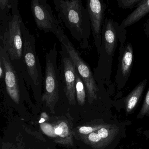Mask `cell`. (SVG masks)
Listing matches in <instances>:
<instances>
[{
  "label": "cell",
  "mask_w": 149,
  "mask_h": 149,
  "mask_svg": "<svg viewBox=\"0 0 149 149\" xmlns=\"http://www.w3.org/2000/svg\"><path fill=\"white\" fill-rule=\"evenodd\" d=\"M56 42L46 54V65L43 79L42 102L54 112L56 104L60 99L62 91L61 76L57 65L58 50Z\"/></svg>",
  "instance_id": "cell-5"
},
{
  "label": "cell",
  "mask_w": 149,
  "mask_h": 149,
  "mask_svg": "<svg viewBox=\"0 0 149 149\" xmlns=\"http://www.w3.org/2000/svg\"><path fill=\"white\" fill-rule=\"evenodd\" d=\"M66 47L72 58L76 70L84 83L87 91V98L90 104L98 97L101 90L99 88L90 67L81 56L80 52L74 47L67 35H63L58 40Z\"/></svg>",
  "instance_id": "cell-6"
},
{
  "label": "cell",
  "mask_w": 149,
  "mask_h": 149,
  "mask_svg": "<svg viewBox=\"0 0 149 149\" xmlns=\"http://www.w3.org/2000/svg\"><path fill=\"white\" fill-rule=\"evenodd\" d=\"M119 133L120 129L116 125L107 123L97 130L82 138L84 143L94 149H103L117 138Z\"/></svg>",
  "instance_id": "cell-11"
},
{
  "label": "cell",
  "mask_w": 149,
  "mask_h": 149,
  "mask_svg": "<svg viewBox=\"0 0 149 149\" xmlns=\"http://www.w3.org/2000/svg\"><path fill=\"white\" fill-rule=\"evenodd\" d=\"M30 8L36 25L40 31L54 34L58 40L65 34L47 0H33L30 3Z\"/></svg>",
  "instance_id": "cell-7"
},
{
  "label": "cell",
  "mask_w": 149,
  "mask_h": 149,
  "mask_svg": "<svg viewBox=\"0 0 149 149\" xmlns=\"http://www.w3.org/2000/svg\"><path fill=\"white\" fill-rule=\"evenodd\" d=\"M86 7L89 15L94 43L98 54L102 44V29L107 6L102 0H86Z\"/></svg>",
  "instance_id": "cell-9"
},
{
  "label": "cell",
  "mask_w": 149,
  "mask_h": 149,
  "mask_svg": "<svg viewBox=\"0 0 149 149\" xmlns=\"http://www.w3.org/2000/svg\"><path fill=\"white\" fill-rule=\"evenodd\" d=\"M60 51L61 61L59 69L61 76L62 92L69 104L74 105L76 104L75 85L77 72L72 58L62 44Z\"/></svg>",
  "instance_id": "cell-8"
},
{
  "label": "cell",
  "mask_w": 149,
  "mask_h": 149,
  "mask_svg": "<svg viewBox=\"0 0 149 149\" xmlns=\"http://www.w3.org/2000/svg\"><path fill=\"white\" fill-rule=\"evenodd\" d=\"M144 32L146 36L149 37V18L144 23L143 26Z\"/></svg>",
  "instance_id": "cell-20"
},
{
  "label": "cell",
  "mask_w": 149,
  "mask_h": 149,
  "mask_svg": "<svg viewBox=\"0 0 149 149\" xmlns=\"http://www.w3.org/2000/svg\"><path fill=\"white\" fill-rule=\"evenodd\" d=\"M45 119H44V118H41L40 120L39 121V123H43V122H45Z\"/></svg>",
  "instance_id": "cell-22"
},
{
  "label": "cell",
  "mask_w": 149,
  "mask_h": 149,
  "mask_svg": "<svg viewBox=\"0 0 149 149\" xmlns=\"http://www.w3.org/2000/svg\"><path fill=\"white\" fill-rule=\"evenodd\" d=\"M5 69L4 67V64L2 61L0 60V82L1 84H2L5 81Z\"/></svg>",
  "instance_id": "cell-19"
},
{
  "label": "cell",
  "mask_w": 149,
  "mask_h": 149,
  "mask_svg": "<svg viewBox=\"0 0 149 149\" xmlns=\"http://www.w3.org/2000/svg\"><path fill=\"white\" fill-rule=\"evenodd\" d=\"M149 13V0H142L136 9L122 22L119 27L125 30L130 26L139 21Z\"/></svg>",
  "instance_id": "cell-12"
},
{
  "label": "cell",
  "mask_w": 149,
  "mask_h": 149,
  "mask_svg": "<svg viewBox=\"0 0 149 149\" xmlns=\"http://www.w3.org/2000/svg\"><path fill=\"white\" fill-rule=\"evenodd\" d=\"M54 133L56 136V142L66 146H73L72 135L70 126L67 121H60L55 126Z\"/></svg>",
  "instance_id": "cell-14"
},
{
  "label": "cell",
  "mask_w": 149,
  "mask_h": 149,
  "mask_svg": "<svg viewBox=\"0 0 149 149\" xmlns=\"http://www.w3.org/2000/svg\"><path fill=\"white\" fill-rule=\"evenodd\" d=\"M75 91L76 98L77 103L79 105L81 106L84 105L86 102V97H87V91L83 81L77 72Z\"/></svg>",
  "instance_id": "cell-15"
},
{
  "label": "cell",
  "mask_w": 149,
  "mask_h": 149,
  "mask_svg": "<svg viewBox=\"0 0 149 149\" xmlns=\"http://www.w3.org/2000/svg\"><path fill=\"white\" fill-rule=\"evenodd\" d=\"M147 82L146 79L141 81L124 98V101L127 114L132 113L134 111L144 91Z\"/></svg>",
  "instance_id": "cell-13"
},
{
  "label": "cell",
  "mask_w": 149,
  "mask_h": 149,
  "mask_svg": "<svg viewBox=\"0 0 149 149\" xmlns=\"http://www.w3.org/2000/svg\"><path fill=\"white\" fill-rule=\"evenodd\" d=\"M57 17L62 26L69 31L71 36L83 49L89 47L91 35L88 12L82 0H54Z\"/></svg>",
  "instance_id": "cell-2"
},
{
  "label": "cell",
  "mask_w": 149,
  "mask_h": 149,
  "mask_svg": "<svg viewBox=\"0 0 149 149\" xmlns=\"http://www.w3.org/2000/svg\"><path fill=\"white\" fill-rule=\"evenodd\" d=\"M133 47L130 42H121L119 48L118 65L115 77L117 87L119 90L125 86L130 76L133 65Z\"/></svg>",
  "instance_id": "cell-10"
},
{
  "label": "cell",
  "mask_w": 149,
  "mask_h": 149,
  "mask_svg": "<svg viewBox=\"0 0 149 149\" xmlns=\"http://www.w3.org/2000/svg\"><path fill=\"white\" fill-rule=\"evenodd\" d=\"M145 116L149 117V88L146 92L143 105L137 116V118L141 119L143 118Z\"/></svg>",
  "instance_id": "cell-16"
},
{
  "label": "cell",
  "mask_w": 149,
  "mask_h": 149,
  "mask_svg": "<svg viewBox=\"0 0 149 149\" xmlns=\"http://www.w3.org/2000/svg\"><path fill=\"white\" fill-rule=\"evenodd\" d=\"M143 134L149 140V130H146L143 132Z\"/></svg>",
  "instance_id": "cell-21"
},
{
  "label": "cell",
  "mask_w": 149,
  "mask_h": 149,
  "mask_svg": "<svg viewBox=\"0 0 149 149\" xmlns=\"http://www.w3.org/2000/svg\"><path fill=\"white\" fill-rule=\"evenodd\" d=\"M18 5V0H14L9 18L4 25L0 26V48L6 52L14 66L21 71L23 48L22 24L23 20Z\"/></svg>",
  "instance_id": "cell-3"
},
{
  "label": "cell",
  "mask_w": 149,
  "mask_h": 149,
  "mask_svg": "<svg viewBox=\"0 0 149 149\" xmlns=\"http://www.w3.org/2000/svg\"><path fill=\"white\" fill-rule=\"evenodd\" d=\"M23 54L21 72L28 87L42 98L43 77L40 59L36 53V40L24 22L22 24Z\"/></svg>",
  "instance_id": "cell-4"
},
{
  "label": "cell",
  "mask_w": 149,
  "mask_h": 149,
  "mask_svg": "<svg viewBox=\"0 0 149 149\" xmlns=\"http://www.w3.org/2000/svg\"><path fill=\"white\" fill-rule=\"evenodd\" d=\"M118 22L110 18H105L102 29V44L98 63L94 69V77L100 89L111 84V76L115 52L118 42H125L126 30H122Z\"/></svg>",
  "instance_id": "cell-1"
},
{
  "label": "cell",
  "mask_w": 149,
  "mask_h": 149,
  "mask_svg": "<svg viewBox=\"0 0 149 149\" xmlns=\"http://www.w3.org/2000/svg\"><path fill=\"white\" fill-rule=\"evenodd\" d=\"M105 125V124L103 123L98 125H92L88 126H80L78 128V132L79 134L82 135V136H86L97 130L104 126Z\"/></svg>",
  "instance_id": "cell-17"
},
{
  "label": "cell",
  "mask_w": 149,
  "mask_h": 149,
  "mask_svg": "<svg viewBox=\"0 0 149 149\" xmlns=\"http://www.w3.org/2000/svg\"><path fill=\"white\" fill-rule=\"evenodd\" d=\"M142 0H118V7L123 9H132L137 7Z\"/></svg>",
  "instance_id": "cell-18"
}]
</instances>
